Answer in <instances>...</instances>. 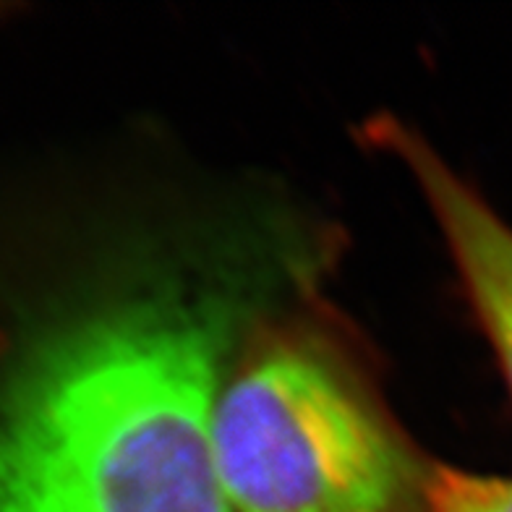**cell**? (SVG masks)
Instances as JSON below:
<instances>
[{
  "mask_svg": "<svg viewBox=\"0 0 512 512\" xmlns=\"http://www.w3.org/2000/svg\"><path fill=\"white\" fill-rule=\"evenodd\" d=\"M228 314L157 288L42 332L0 379V512H233L215 452Z\"/></svg>",
  "mask_w": 512,
  "mask_h": 512,
  "instance_id": "cell-1",
  "label": "cell"
},
{
  "mask_svg": "<svg viewBox=\"0 0 512 512\" xmlns=\"http://www.w3.org/2000/svg\"><path fill=\"white\" fill-rule=\"evenodd\" d=\"M215 452L233 512H395L408 463L351 384L304 348H272L220 392Z\"/></svg>",
  "mask_w": 512,
  "mask_h": 512,
  "instance_id": "cell-2",
  "label": "cell"
},
{
  "mask_svg": "<svg viewBox=\"0 0 512 512\" xmlns=\"http://www.w3.org/2000/svg\"><path fill=\"white\" fill-rule=\"evenodd\" d=\"M390 144L424 186L512 387V228L421 139L390 126Z\"/></svg>",
  "mask_w": 512,
  "mask_h": 512,
  "instance_id": "cell-3",
  "label": "cell"
},
{
  "mask_svg": "<svg viewBox=\"0 0 512 512\" xmlns=\"http://www.w3.org/2000/svg\"><path fill=\"white\" fill-rule=\"evenodd\" d=\"M429 512H512V476L437 468L426 481Z\"/></svg>",
  "mask_w": 512,
  "mask_h": 512,
  "instance_id": "cell-4",
  "label": "cell"
}]
</instances>
